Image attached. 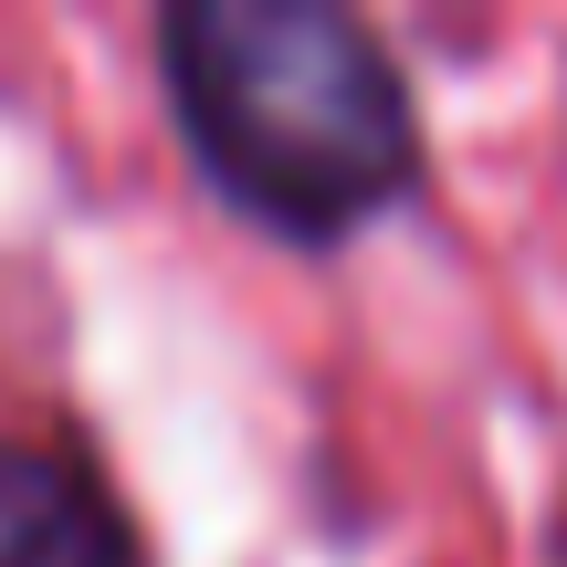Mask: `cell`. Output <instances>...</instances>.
Masks as SVG:
<instances>
[{"mask_svg": "<svg viewBox=\"0 0 567 567\" xmlns=\"http://www.w3.org/2000/svg\"><path fill=\"white\" fill-rule=\"evenodd\" d=\"M168 105L200 168L274 231L368 221L410 189V95L389 53L305 0H200L168 21Z\"/></svg>", "mask_w": 567, "mask_h": 567, "instance_id": "obj_1", "label": "cell"}, {"mask_svg": "<svg viewBox=\"0 0 567 567\" xmlns=\"http://www.w3.org/2000/svg\"><path fill=\"white\" fill-rule=\"evenodd\" d=\"M0 567H137L105 484L42 431H0Z\"/></svg>", "mask_w": 567, "mask_h": 567, "instance_id": "obj_2", "label": "cell"}]
</instances>
